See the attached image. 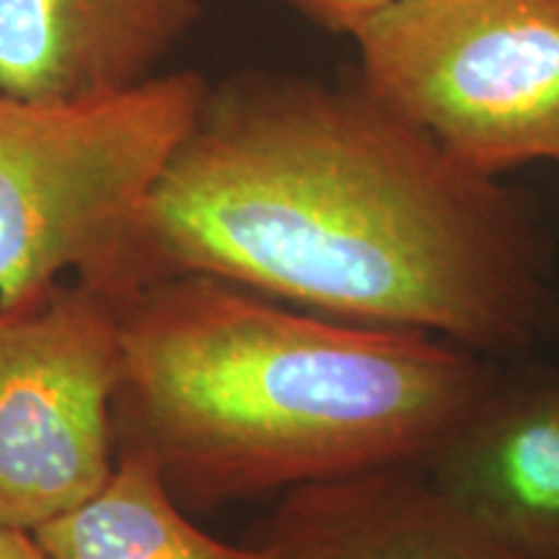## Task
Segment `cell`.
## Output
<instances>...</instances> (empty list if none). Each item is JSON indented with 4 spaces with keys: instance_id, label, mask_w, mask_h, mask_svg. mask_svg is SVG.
I'll use <instances>...</instances> for the list:
<instances>
[{
    "instance_id": "cell-1",
    "label": "cell",
    "mask_w": 559,
    "mask_h": 559,
    "mask_svg": "<svg viewBox=\"0 0 559 559\" xmlns=\"http://www.w3.org/2000/svg\"><path fill=\"white\" fill-rule=\"evenodd\" d=\"M140 277L200 272L298 309L500 358L542 340L549 251L528 202L358 81L210 83L140 226Z\"/></svg>"
},
{
    "instance_id": "cell-2",
    "label": "cell",
    "mask_w": 559,
    "mask_h": 559,
    "mask_svg": "<svg viewBox=\"0 0 559 559\" xmlns=\"http://www.w3.org/2000/svg\"><path fill=\"white\" fill-rule=\"evenodd\" d=\"M120 449L185 510L425 466L500 368L425 332L340 321L185 272L117 304Z\"/></svg>"
},
{
    "instance_id": "cell-3",
    "label": "cell",
    "mask_w": 559,
    "mask_h": 559,
    "mask_svg": "<svg viewBox=\"0 0 559 559\" xmlns=\"http://www.w3.org/2000/svg\"><path fill=\"white\" fill-rule=\"evenodd\" d=\"M207 88L179 70L73 99L0 94V309L68 272L115 304L143 288L145 207Z\"/></svg>"
},
{
    "instance_id": "cell-4",
    "label": "cell",
    "mask_w": 559,
    "mask_h": 559,
    "mask_svg": "<svg viewBox=\"0 0 559 559\" xmlns=\"http://www.w3.org/2000/svg\"><path fill=\"white\" fill-rule=\"evenodd\" d=\"M349 37L362 88L469 169L559 160V0H396Z\"/></svg>"
},
{
    "instance_id": "cell-5",
    "label": "cell",
    "mask_w": 559,
    "mask_h": 559,
    "mask_svg": "<svg viewBox=\"0 0 559 559\" xmlns=\"http://www.w3.org/2000/svg\"><path fill=\"white\" fill-rule=\"evenodd\" d=\"M120 309L88 285H58L0 309V523L37 531L109 479Z\"/></svg>"
},
{
    "instance_id": "cell-6",
    "label": "cell",
    "mask_w": 559,
    "mask_h": 559,
    "mask_svg": "<svg viewBox=\"0 0 559 559\" xmlns=\"http://www.w3.org/2000/svg\"><path fill=\"white\" fill-rule=\"evenodd\" d=\"M423 469L519 559H559V368L500 370Z\"/></svg>"
},
{
    "instance_id": "cell-7",
    "label": "cell",
    "mask_w": 559,
    "mask_h": 559,
    "mask_svg": "<svg viewBox=\"0 0 559 559\" xmlns=\"http://www.w3.org/2000/svg\"><path fill=\"white\" fill-rule=\"evenodd\" d=\"M257 544L275 559H519L423 466L288 489Z\"/></svg>"
},
{
    "instance_id": "cell-8",
    "label": "cell",
    "mask_w": 559,
    "mask_h": 559,
    "mask_svg": "<svg viewBox=\"0 0 559 559\" xmlns=\"http://www.w3.org/2000/svg\"><path fill=\"white\" fill-rule=\"evenodd\" d=\"M200 13V0H0V94L73 99L138 86Z\"/></svg>"
},
{
    "instance_id": "cell-9",
    "label": "cell",
    "mask_w": 559,
    "mask_h": 559,
    "mask_svg": "<svg viewBox=\"0 0 559 559\" xmlns=\"http://www.w3.org/2000/svg\"><path fill=\"white\" fill-rule=\"evenodd\" d=\"M47 559H275L264 544L210 536L169 492L148 453L120 449L94 498L34 531Z\"/></svg>"
},
{
    "instance_id": "cell-10",
    "label": "cell",
    "mask_w": 559,
    "mask_h": 559,
    "mask_svg": "<svg viewBox=\"0 0 559 559\" xmlns=\"http://www.w3.org/2000/svg\"><path fill=\"white\" fill-rule=\"evenodd\" d=\"M288 3L324 29L353 34L355 26L396 0H288Z\"/></svg>"
},
{
    "instance_id": "cell-11",
    "label": "cell",
    "mask_w": 559,
    "mask_h": 559,
    "mask_svg": "<svg viewBox=\"0 0 559 559\" xmlns=\"http://www.w3.org/2000/svg\"><path fill=\"white\" fill-rule=\"evenodd\" d=\"M0 559H47L32 531L0 523Z\"/></svg>"
}]
</instances>
